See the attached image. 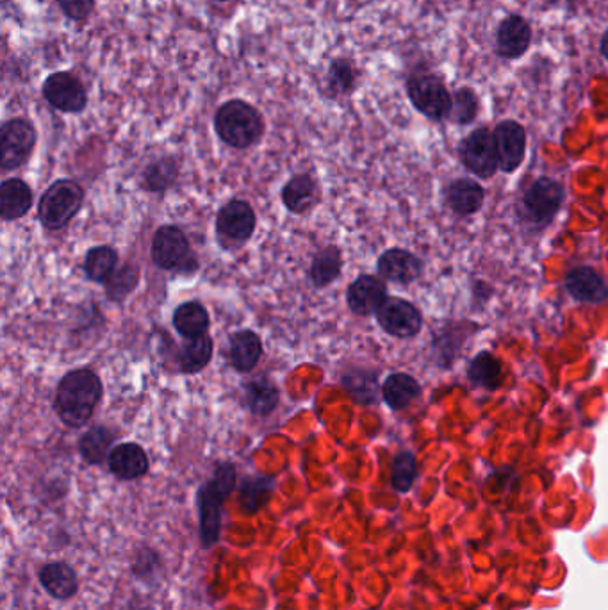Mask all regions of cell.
Instances as JSON below:
<instances>
[{
    "instance_id": "28",
    "label": "cell",
    "mask_w": 608,
    "mask_h": 610,
    "mask_svg": "<svg viewBox=\"0 0 608 610\" xmlns=\"http://www.w3.org/2000/svg\"><path fill=\"white\" fill-rule=\"evenodd\" d=\"M116 436L106 427H93L88 430L79 443V450L84 457V461L90 464H102L106 457L113 452V443Z\"/></svg>"
},
{
    "instance_id": "39",
    "label": "cell",
    "mask_w": 608,
    "mask_h": 610,
    "mask_svg": "<svg viewBox=\"0 0 608 610\" xmlns=\"http://www.w3.org/2000/svg\"><path fill=\"white\" fill-rule=\"evenodd\" d=\"M601 52H603V56L608 59V33L603 36V42H601Z\"/></svg>"
},
{
    "instance_id": "22",
    "label": "cell",
    "mask_w": 608,
    "mask_h": 610,
    "mask_svg": "<svg viewBox=\"0 0 608 610\" xmlns=\"http://www.w3.org/2000/svg\"><path fill=\"white\" fill-rule=\"evenodd\" d=\"M530 38V27L523 18H507L503 20L498 31V50L503 58H519L528 49Z\"/></svg>"
},
{
    "instance_id": "18",
    "label": "cell",
    "mask_w": 608,
    "mask_h": 610,
    "mask_svg": "<svg viewBox=\"0 0 608 610\" xmlns=\"http://www.w3.org/2000/svg\"><path fill=\"white\" fill-rule=\"evenodd\" d=\"M40 584L58 600H68L79 591V578L72 566L66 562H49L40 569Z\"/></svg>"
},
{
    "instance_id": "25",
    "label": "cell",
    "mask_w": 608,
    "mask_h": 610,
    "mask_svg": "<svg viewBox=\"0 0 608 610\" xmlns=\"http://www.w3.org/2000/svg\"><path fill=\"white\" fill-rule=\"evenodd\" d=\"M448 204L457 215H473L484 204V188L471 179L455 181L448 190Z\"/></svg>"
},
{
    "instance_id": "15",
    "label": "cell",
    "mask_w": 608,
    "mask_h": 610,
    "mask_svg": "<svg viewBox=\"0 0 608 610\" xmlns=\"http://www.w3.org/2000/svg\"><path fill=\"white\" fill-rule=\"evenodd\" d=\"M378 273L386 281L411 284L421 275V261L407 250L393 248L378 259Z\"/></svg>"
},
{
    "instance_id": "19",
    "label": "cell",
    "mask_w": 608,
    "mask_h": 610,
    "mask_svg": "<svg viewBox=\"0 0 608 610\" xmlns=\"http://www.w3.org/2000/svg\"><path fill=\"white\" fill-rule=\"evenodd\" d=\"M320 200V186L311 175H296L284 186L282 202L291 213L302 215L313 209Z\"/></svg>"
},
{
    "instance_id": "6",
    "label": "cell",
    "mask_w": 608,
    "mask_h": 610,
    "mask_svg": "<svg viewBox=\"0 0 608 610\" xmlns=\"http://www.w3.org/2000/svg\"><path fill=\"white\" fill-rule=\"evenodd\" d=\"M36 145V129L25 118H13L0 129V165L15 170L27 163Z\"/></svg>"
},
{
    "instance_id": "14",
    "label": "cell",
    "mask_w": 608,
    "mask_h": 610,
    "mask_svg": "<svg viewBox=\"0 0 608 610\" xmlns=\"http://www.w3.org/2000/svg\"><path fill=\"white\" fill-rule=\"evenodd\" d=\"M386 298V284L373 275H362L352 282L346 295L352 313L359 316L377 313L378 307L386 302Z\"/></svg>"
},
{
    "instance_id": "24",
    "label": "cell",
    "mask_w": 608,
    "mask_h": 610,
    "mask_svg": "<svg viewBox=\"0 0 608 610\" xmlns=\"http://www.w3.org/2000/svg\"><path fill=\"white\" fill-rule=\"evenodd\" d=\"M421 388L418 380L407 375V373H395L391 377H387L384 386H382V396L386 400V404L400 411L405 409L407 405L414 402L420 396Z\"/></svg>"
},
{
    "instance_id": "12",
    "label": "cell",
    "mask_w": 608,
    "mask_h": 610,
    "mask_svg": "<svg viewBox=\"0 0 608 610\" xmlns=\"http://www.w3.org/2000/svg\"><path fill=\"white\" fill-rule=\"evenodd\" d=\"M255 213L245 200H231L216 218V231L225 240L245 243L254 234Z\"/></svg>"
},
{
    "instance_id": "33",
    "label": "cell",
    "mask_w": 608,
    "mask_h": 610,
    "mask_svg": "<svg viewBox=\"0 0 608 610\" xmlns=\"http://www.w3.org/2000/svg\"><path fill=\"white\" fill-rule=\"evenodd\" d=\"M179 166L172 157H161L148 166L145 184L150 191H165L177 181Z\"/></svg>"
},
{
    "instance_id": "3",
    "label": "cell",
    "mask_w": 608,
    "mask_h": 610,
    "mask_svg": "<svg viewBox=\"0 0 608 610\" xmlns=\"http://www.w3.org/2000/svg\"><path fill=\"white\" fill-rule=\"evenodd\" d=\"M214 129L229 147L248 149L261 140L264 120L245 100H229L214 115Z\"/></svg>"
},
{
    "instance_id": "9",
    "label": "cell",
    "mask_w": 608,
    "mask_h": 610,
    "mask_svg": "<svg viewBox=\"0 0 608 610\" xmlns=\"http://www.w3.org/2000/svg\"><path fill=\"white\" fill-rule=\"evenodd\" d=\"M43 97L52 108L63 113H81L88 104L83 84L68 72L49 75L43 83Z\"/></svg>"
},
{
    "instance_id": "7",
    "label": "cell",
    "mask_w": 608,
    "mask_h": 610,
    "mask_svg": "<svg viewBox=\"0 0 608 610\" xmlns=\"http://www.w3.org/2000/svg\"><path fill=\"white\" fill-rule=\"evenodd\" d=\"M407 90L416 109L432 120H441L452 111V97L434 75L412 77Z\"/></svg>"
},
{
    "instance_id": "8",
    "label": "cell",
    "mask_w": 608,
    "mask_h": 610,
    "mask_svg": "<svg viewBox=\"0 0 608 610\" xmlns=\"http://www.w3.org/2000/svg\"><path fill=\"white\" fill-rule=\"evenodd\" d=\"M462 161L471 174L478 175L482 179H489L496 174L500 168L498 163V150L494 134L487 129L469 134L466 141L462 143Z\"/></svg>"
},
{
    "instance_id": "4",
    "label": "cell",
    "mask_w": 608,
    "mask_h": 610,
    "mask_svg": "<svg viewBox=\"0 0 608 610\" xmlns=\"http://www.w3.org/2000/svg\"><path fill=\"white\" fill-rule=\"evenodd\" d=\"M83 200L84 191L77 182L70 179L54 182L40 200V222L49 231L63 229L79 213Z\"/></svg>"
},
{
    "instance_id": "16",
    "label": "cell",
    "mask_w": 608,
    "mask_h": 610,
    "mask_svg": "<svg viewBox=\"0 0 608 610\" xmlns=\"http://www.w3.org/2000/svg\"><path fill=\"white\" fill-rule=\"evenodd\" d=\"M109 470L122 480H136L148 471V455L136 443H122L115 446L107 457Z\"/></svg>"
},
{
    "instance_id": "40",
    "label": "cell",
    "mask_w": 608,
    "mask_h": 610,
    "mask_svg": "<svg viewBox=\"0 0 608 610\" xmlns=\"http://www.w3.org/2000/svg\"><path fill=\"white\" fill-rule=\"evenodd\" d=\"M213 2H229V0H213Z\"/></svg>"
},
{
    "instance_id": "37",
    "label": "cell",
    "mask_w": 608,
    "mask_h": 610,
    "mask_svg": "<svg viewBox=\"0 0 608 610\" xmlns=\"http://www.w3.org/2000/svg\"><path fill=\"white\" fill-rule=\"evenodd\" d=\"M56 2L59 9L65 13V17L74 22H83L95 9V0H56Z\"/></svg>"
},
{
    "instance_id": "10",
    "label": "cell",
    "mask_w": 608,
    "mask_h": 610,
    "mask_svg": "<svg viewBox=\"0 0 608 610\" xmlns=\"http://www.w3.org/2000/svg\"><path fill=\"white\" fill-rule=\"evenodd\" d=\"M377 320L387 334L396 338H412L421 329L420 311L402 298H386L378 307Z\"/></svg>"
},
{
    "instance_id": "11",
    "label": "cell",
    "mask_w": 608,
    "mask_h": 610,
    "mask_svg": "<svg viewBox=\"0 0 608 610\" xmlns=\"http://www.w3.org/2000/svg\"><path fill=\"white\" fill-rule=\"evenodd\" d=\"M564 200V190L559 182L551 179H539L535 181L523 197L526 215L534 222H548L557 215Z\"/></svg>"
},
{
    "instance_id": "2",
    "label": "cell",
    "mask_w": 608,
    "mask_h": 610,
    "mask_svg": "<svg viewBox=\"0 0 608 610\" xmlns=\"http://www.w3.org/2000/svg\"><path fill=\"white\" fill-rule=\"evenodd\" d=\"M236 486V468L231 462L220 464L211 479L198 489V518L200 541L204 548L218 543L222 532V512L225 500Z\"/></svg>"
},
{
    "instance_id": "34",
    "label": "cell",
    "mask_w": 608,
    "mask_h": 610,
    "mask_svg": "<svg viewBox=\"0 0 608 610\" xmlns=\"http://www.w3.org/2000/svg\"><path fill=\"white\" fill-rule=\"evenodd\" d=\"M418 477L416 470V459L409 452H402L393 461V471H391V484L398 493H407L411 489L414 480Z\"/></svg>"
},
{
    "instance_id": "27",
    "label": "cell",
    "mask_w": 608,
    "mask_h": 610,
    "mask_svg": "<svg viewBox=\"0 0 608 610\" xmlns=\"http://www.w3.org/2000/svg\"><path fill=\"white\" fill-rule=\"evenodd\" d=\"M213 357V339L207 334L200 338L186 339V345L179 352V370L182 373H198L204 370Z\"/></svg>"
},
{
    "instance_id": "35",
    "label": "cell",
    "mask_w": 608,
    "mask_h": 610,
    "mask_svg": "<svg viewBox=\"0 0 608 610\" xmlns=\"http://www.w3.org/2000/svg\"><path fill=\"white\" fill-rule=\"evenodd\" d=\"M138 284V270L134 266L116 268L115 273L106 281L107 297L111 300H124Z\"/></svg>"
},
{
    "instance_id": "30",
    "label": "cell",
    "mask_w": 608,
    "mask_h": 610,
    "mask_svg": "<svg viewBox=\"0 0 608 610\" xmlns=\"http://www.w3.org/2000/svg\"><path fill=\"white\" fill-rule=\"evenodd\" d=\"M343 259L341 252L336 247H325L314 256L311 264V281L316 288H325L336 281L341 273Z\"/></svg>"
},
{
    "instance_id": "23",
    "label": "cell",
    "mask_w": 608,
    "mask_h": 610,
    "mask_svg": "<svg viewBox=\"0 0 608 610\" xmlns=\"http://www.w3.org/2000/svg\"><path fill=\"white\" fill-rule=\"evenodd\" d=\"M211 318L206 307L200 302H186L179 305L173 314V327L184 339L200 338L207 334Z\"/></svg>"
},
{
    "instance_id": "13",
    "label": "cell",
    "mask_w": 608,
    "mask_h": 610,
    "mask_svg": "<svg viewBox=\"0 0 608 610\" xmlns=\"http://www.w3.org/2000/svg\"><path fill=\"white\" fill-rule=\"evenodd\" d=\"M496 150H498V163L503 172H514L523 157H525L526 134L525 129L516 122H502L494 131Z\"/></svg>"
},
{
    "instance_id": "32",
    "label": "cell",
    "mask_w": 608,
    "mask_h": 610,
    "mask_svg": "<svg viewBox=\"0 0 608 610\" xmlns=\"http://www.w3.org/2000/svg\"><path fill=\"white\" fill-rule=\"evenodd\" d=\"M118 254L111 247H95L84 257V272L90 281L106 282L116 270Z\"/></svg>"
},
{
    "instance_id": "5",
    "label": "cell",
    "mask_w": 608,
    "mask_h": 610,
    "mask_svg": "<svg viewBox=\"0 0 608 610\" xmlns=\"http://www.w3.org/2000/svg\"><path fill=\"white\" fill-rule=\"evenodd\" d=\"M152 259L168 272H189V266L197 268L186 234L173 225L157 229L152 240Z\"/></svg>"
},
{
    "instance_id": "36",
    "label": "cell",
    "mask_w": 608,
    "mask_h": 610,
    "mask_svg": "<svg viewBox=\"0 0 608 610\" xmlns=\"http://www.w3.org/2000/svg\"><path fill=\"white\" fill-rule=\"evenodd\" d=\"M329 88L334 95H345L348 91L354 90L355 72L354 66L350 65L346 59H336L329 66Z\"/></svg>"
},
{
    "instance_id": "20",
    "label": "cell",
    "mask_w": 608,
    "mask_h": 610,
    "mask_svg": "<svg viewBox=\"0 0 608 610\" xmlns=\"http://www.w3.org/2000/svg\"><path fill=\"white\" fill-rule=\"evenodd\" d=\"M33 206V191L20 179H9L0 186V216L13 222L29 213Z\"/></svg>"
},
{
    "instance_id": "21",
    "label": "cell",
    "mask_w": 608,
    "mask_h": 610,
    "mask_svg": "<svg viewBox=\"0 0 608 610\" xmlns=\"http://www.w3.org/2000/svg\"><path fill=\"white\" fill-rule=\"evenodd\" d=\"M229 355L236 370L241 373L252 371L263 355V341L254 330H239L232 334Z\"/></svg>"
},
{
    "instance_id": "17",
    "label": "cell",
    "mask_w": 608,
    "mask_h": 610,
    "mask_svg": "<svg viewBox=\"0 0 608 610\" xmlns=\"http://www.w3.org/2000/svg\"><path fill=\"white\" fill-rule=\"evenodd\" d=\"M566 288L571 297L587 304H600L608 298V288L598 273L587 266L575 268L567 273Z\"/></svg>"
},
{
    "instance_id": "1",
    "label": "cell",
    "mask_w": 608,
    "mask_h": 610,
    "mask_svg": "<svg viewBox=\"0 0 608 610\" xmlns=\"http://www.w3.org/2000/svg\"><path fill=\"white\" fill-rule=\"evenodd\" d=\"M102 398V382L95 371H70L59 382L54 407L68 427H83L90 420Z\"/></svg>"
},
{
    "instance_id": "29",
    "label": "cell",
    "mask_w": 608,
    "mask_h": 610,
    "mask_svg": "<svg viewBox=\"0 0 608 610\" xmlns=\"http://www.w3.org/2000/svg\"><path fill=\"white\" fill-rule=\"evenodd\" d=\"M245 404L252 413L266 416L279 404V389L268 379L252 380L245 386Z\"/></svg>"
},
{
    "instance_id": "38",
    "label": "cell",
    "mask_w": 608,
    "mask_h": 610,
    "mask_svg": "<svg viewBox=\"0 0 608 610\" xmlns=\"http://www.w3.org/2000/svg\"><path fill=\"white\" fill-rule=\"evenodd\" d=\"M477 111L475 95L468 90H461L455 95V115L459 122H469Z\"/></svg>"
},
{
    "instance_id": "31",
    "label": "cell",
    "mask_w": 608,
    "mask_h": 610,
    "mask_svg": "<svg viewBox=\"0 0 608 610\" xmlns=\"http://www.w3.org/2000/svg\"><path fill=\"white\" fill-rule=\"evenodd\" d=\"M468 375L471 382L485 389H496L502 384V364L489 352L478 354L469 364Z\"/></svg>"
},
{
    "instance_id": "26",
    "label": "cell",
    "mask_w": 608,
    "mask_h": 610,
    "mask_svg": "<svg viewBox=\"0 0 608 610\" xmlns=\"http://www.w3.org/2000/svg\"><path fill=\"white\" fill-rule=\"evenodd\" d=\"M275 480L272 477H247L239 486V498L241 507L248 514L261 511L266 503L272 498Z\"/></svg>"
}]
</instances>
